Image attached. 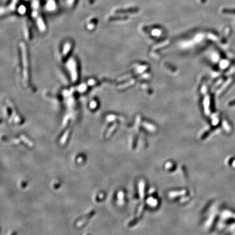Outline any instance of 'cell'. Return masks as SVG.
Masks as SVG:
<instances>
[{
	"label": "cell",
	"instance_id": "1",
	"mask_svg": "<svg viewBox=\"0 0 235 235\" xmlns=\"http://www.w3.org/2000/svg\"><path fill=\"white\" fill-rule=\"evenodd\" d=\"M94 213V211L91 212L90 213H89L87 216H86V217H84V218L82 219L81 220H80V221L77 223V227H80V226L83 225L86 223H87V222L88 221V220L93 216Z\"/></svg>",
	"mask_w": 235,
	"mask_h": 235
},
{
	"label": "cell",
	"instance_id": "2",
	"mask_svg": "<svg viewBox=\"0 0 235 235\" xmlns=\"http://www.w3.org/2000/svg\"><path fill=\"white\" fill-rule=\"evenodd\" d=\"M139 8L138 7H133V8H129L126 10H122V11H119V12L120 13H136L139 11Z\"/></svg>",
	"mask_w": 235,
	"mask_h": 235
},
{
	"label": "cell",
	"instance_id": "3",
	"mask_svg": "<svg viewBox=\"0 0 235 235\" xmlns=\"http://www.w3.org/2000/svg\"><path fill=\"white\" fill-rule=\"evenodd\" d=\"M20 138H21V139L25 143H26L29 146V147H33V143L31 141H30L29 140V139L27 138H26L25 136L24 135H21L20 136Z\"/></svg>",
	"mask_w": 235,
	"mask_h": 235
},
{
	"label": "cell",
	"instance_id": "4",
	"mask_svg": "<svg viewBox=\"0 0 235 235\" xmlns=\"http://www.w3.org/2000/svg\"><path fill=\"white\" fill-rule=\"evenodd\" d=\"M70 131V129L68 130V131H67V132L65 133V135H64V136H63V137L62 138V144H64L66 142V141L67 138H68V136H69V134Z\"/></svg>",
	"mask_w": 235,
	"mask_h": 235
},
{
	"label": "cell",
	"instance_id": "5",
	"mask_svg": "<svg viewBox=\"0 0 235 235\" xmlns=\"http://www.w3.org/2000/svg\"><path fill=\"white\" fill-rule=\"evenodd\" d=\"M200 1L202 3H205L206 2V0H200Z\"/></svg>",
	"mask_w": 235,
	"mask_h": 235
}]
</instances>
